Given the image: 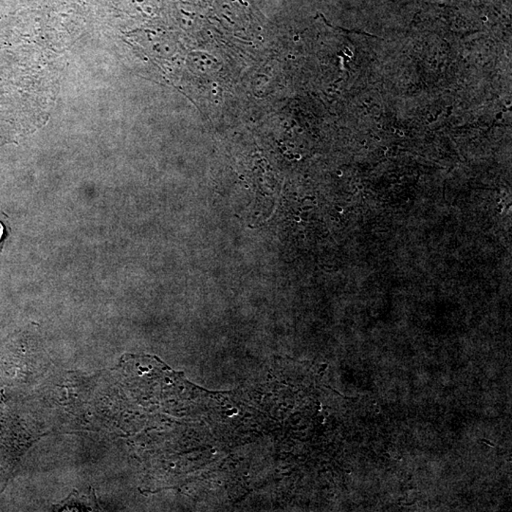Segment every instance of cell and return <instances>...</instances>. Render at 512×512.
<instances>
[{"label": "cell", "mask_w": 512, "mask_h": 512, "mask_svg": "<svg viewBox=\"0 0 512 512\" xmlns=\"http://www.w3.org/2000/svg\"><path fill=\"white\" fill-rule=\"evenodd\" d=\"M2 234H4V226L0 223V238H1Z\"/></svg>", "instance_id": "6da1fadb"}]
</instances>
